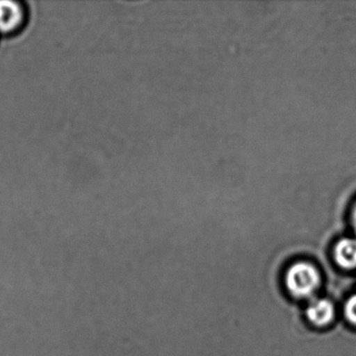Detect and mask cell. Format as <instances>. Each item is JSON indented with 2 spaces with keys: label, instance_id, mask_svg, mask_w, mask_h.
Masks as SVG:
<instances>
[{
  "label": "cell",
  "instance_id": "cell-1",
  "mask_svg": "<svg viewBox=\"0 0 356 356\" xmlns=\"http://www.w3.org/2000/svg\"><path fill=\"white\" fill-rule=\"evenodd\" d=\"M285 284L295 297L308 298L320 286L321 275L312 264L297 262L287 270Z\"/></svg>",
  "mask_w": 356,
  "mask_h": 356
},
{
  "label": "cell",
  "instance_id": "cell-2",
  "mask_svg": "<svg viewBox=\"0 0 356 356\" xmlns=\"http://www.w3.org/2000/svg\"><path fill=\"white\" fill-rule=\"evenodd\" d=\"M24 12L15 1H0V33L17 30L24 22Z\"/></svg>",
  "mask_w": 356,
  "mask_h": 356
},
{
  "label": "cell",
  "instance_id": "cell-3",
  "mask_svg": "<svg viewBox=\"0 0 356 356\" xmlns=\"http://www.w3.org/2000/svg\"><path fill=\"white\" fill-rule=\"evenodd\" d=\"M335 262L341 268H356V237H343L335 243L333 249Z\"/></svg>",
  "mask_w": 356,
  "mask_h": 356
},
{
  "label": "cell",
  "instance_id": "cell-4",
  "mask_svg": "<svg viewBox=\"0 0 356 356\" xmlns=\"http://www.w3.org/2000/svg\"><path fill=\"white\" fill-rule=\"evenodd\" d=\"M306 316L309 322L316 326H326L333 320L334 307L329 300L316 299L308 305Z\"/></svg>",
  "mask_w": 356,
  "mask_h": 356
},
{
  "label": "cell",
  "instance_id": "cell-5",
  "mask_svg": "<svg viewBox=\"0 0 356 356\" xmlns=\"http://www.w3.org/2000/svg\"><path fill=\"white\" fill-rule=\"evenodd\" d=\"M343 314H345L346 318L349 321L351 324L356 326V293L351 296L349 299L346 301L345 306H343Z\"/></svg>",
  "mask_w": 356,
  "mask_h": 356
},
{
  "label": "cell",
  "instance_id": "cell-6",
  "mask_svg": "<svg viewBox=\"0 0 356 356\" xmlns=\"http://www.w3.org/2000/svg\"><path fill=\"white\" fill-rule=\"evenodd\" d=\"M349 220L356 236V199L354 200L353 204H352L351 208H350Z\"/></svg>",
  "mask_w": 356,
  "mask_h": 356
}]
</instances>
